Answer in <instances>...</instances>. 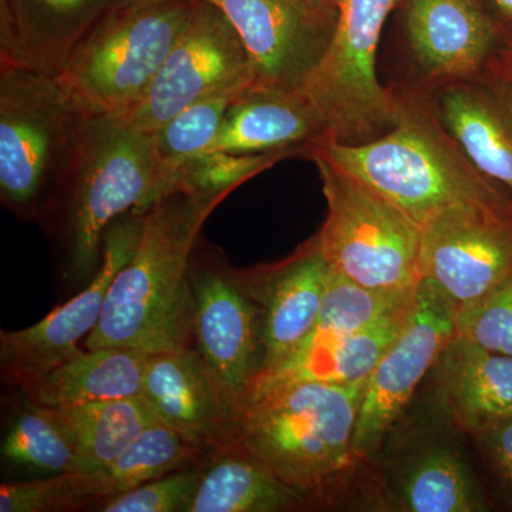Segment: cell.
<instances>
[{
	"mask_svg": "<svg viewBox=\"0 0 512 512\" xmlns=\"http://www.w3.org/2000/svg\"><path fill=\"white\" fill-rule=\"evenodd\" d=\"M413 299L414 295L409 302L360 332L306 339L282 365L256 380L248 399L296 382L366 383L380 357L409 318Z\"/></svg>",
	"mask_w": 512,
	"mask_h": 512,
	"instance_id": "44dd1931",
	"label": "cell"
},
{
	"mask_svg": "<svg viewBox=\"0 0 512 512\" xmlns=\"http://www.w3.org/2000/svg\"><path fill=\"white\" fill-rule=\"evenodd\" d=\"M194 348L242 404L264 372L262 311L238 271L214 255L191 258Z\"/></svg>",
	"mask_w": 512,
	"mask_h": 512,
	"instance_id": "7c38bea8",
	"label": "cell"
},
{
	"mask_svg": "<svg viewBox=\"0 0 512 512\" xmlns=\"http://www.w3.org/2000/svg\"><path fill=\"white\" fill-rule=\"evenodd\" d=\"M419 268L458 308L477 301L512 274V217L471 207L440 212L421 225Z\"/></svg>",
	"mask_w": 512,
	"mask_h": 512,
	"instance_id": "5bb4252c",
	"label": "cell"
},
{
	"mask_svg": "<svg viewBox=\"0 0 512 512\" xmlns=\"http://www.w3.org/2000/svg\"><path fill=\"white\" fill-rule=\"evenodd\" d=\"M298 156L295 151L265 154H235L208 151L185 161L161 188L158 200L174 192H184L204 201H222L245 181L268 170L285 158Z\"/></svg>",
	"mask_w": 512,
	"mask_h": 512,
	"instance_id": "f546056e",
	"label": "cell"
},
{
	"mask_svg": "<svg viewBox=\"0 0 512 512\" xmlns=\"http://www.w3.org/2000/svg\"><path fill=\"white\" fill-rule=\"evenodd\" d=\"M225 13L247 47L252 86L302 92L322 62L336 26V9L308 0H204Z\"/></svg>",
	"mask_w": 512,
	"mask_h": 512,
	"instance_id": "4fadbf2b",
	"label": "cell"
},
{
	"mask_svg": "<svg viewBox=\"0 0 512 512\" xmlns=\"http://www.w3.org/2000/svg\"><path fill=\"white\" fill-rule=\"evenodd\" d=\"M158 184L154 134L131 126L121 114L90 117L72 170L40 222L64 274L79 284L93 279L111 225L143 214L156 200Z\"/></svg>",
	"mask_w": 512,
	"mask_h": 512,
	"instance_id": "3957f363",
	"label": "cell"
},
{
	"mask_svg": "<svg viewBox=\"0 0 512 512\" xmlns=\"http://www.w3.org/2000/svg\"><path fill=\"white\" fill-rule=\"evenodd\" d=\"M79 451L84 473H103L156 423L158 416L144 396L52 409Z\"/></svg>",
	"mask_w": 512,
	"mask_h": 512,
	"instance_id": "d4e9b609",
	"label": "cell"
},
{
	"mask_svg": "<svg viewBox=\"0 0 512 512\" xmlns=\"http://www.w3.org/2000/svg\"><path fill=\"white\" fill-rule=\"evenodd\" d=\"M103 473H72L3 483L0 512L74 511L106 497Z\"/></svg>",
	"mask_w": 512,
	"mask_h": 512,
	"instance_id": "1f68e13d",
	"label": "cell"
},
{
	"mask_svg": "<svg viewBox=\"0 0 512 512\" xmlns=\"http://www.w3.org/2000/svg\"><path fill=\"white\" fill-rule=\"evenodd\" d=\"M121 0H0V66L57 77Z\"/></svg>",
	"mask_w": 512,
	"mask_h": 512,
	"instance_id": "d6986e66",
	"label": "cell"
},
{
	"mask_svg": "<svg viewBox=\"0 0 512 512\" xmlns=\"http://www.w3.org/2000/svg\"><path fill=\"white\" fill-rule=\"evenodd\" d=\"M397 0H336V26L302 93L318 107L330 140L363 143L393 127L399 96L377 77L380 37Z\"/></svg>",
	"mask_w": 512,
	"mask_h": 512,
	"instance_id": "ba28073f",
	"label": "cell"
},
{
	"mask_svg": "<svg viewBox=\"0 0 512 512\" xmlns=\"http://www.w3.org/2000/svg\"><path fill=\"white\" fill-rule=\"evenodd\" d=\"M313 6L322 9H336V0H308Z\"/></svg>",
	"mask_w": 512,
	"mask_h": 512,
	"instance_id": "8d00e7d4",
	"label": "cell"
},
{
	"mask_svg": "<svg viewBox=\"0 0 512 512\" xmlns=\"http://www.w3.org/2000/svg\"><path fill=\"white\" fill-rule=\"evenodd\" d=\"M194 0H121L97 22L56 77L86 117L124 114L147 92Z\"/></svg>",
	"mask_w": 512,
	"mask_h": 512,
	"instance_id": "8992f818",
	"label": "cell"
},
{
	"mask_svg": "<svg viewBox=\"0 0 512 512\" xmlns=\"http://www.w3.org/2000/svg\"><path fill=\"white\" fill-rule=\"evenodd\" d=\"M221 201L165 195L143 214L136 251L117 272L84 348L160 353L194 348L191 258L202 225Z\"/></svg>",
	"mask_w": 512,
	"mask_h": 512,
	"instance_id": "7a4b0ae2",
	"label": "cell"
},
{
	"mask_svg": "<svg viewBox=\"0 0 512 512\" xmlns=\"http://www.w3.org/2000/svg\"><path fill=\"white\" fill-rule=\"evenodd\" d=\"M404 36L429 87L512 66V43L480 0H407Z\"/></svg>",
	"mask_w": 512,
	"mask_h": 512,
	"instance_id": "9a60e30c",
	"label": "cell"
},
{
	"mask_svg": "<svg viewBox=\"0 0 512 512\" xmlns=\"http://www.w3.org/2000/svg\"><path fill=\"white\" fill-rule=\"evenodd\" d=\"M456 336L512 356V274L477 301L457 309Z\"/></svg>",
	"mask_w": 512,
	"mask_h": 512,
	"instance_id": "d6a6232c",
	"label": "cell"
},
{
	"mask_svg": "<svg viewBox=\"0 0 512 512\" xmlns=\"http://www.w3.org/2000/svg\"><path fill=\"white\" fill-rule=\"evenodd\" d=\"M0 456L3 471L26 480L84 473L69 431L47 407L30 400L10 417Z\"/></svg>",
	"mask_w": 512,
	"mask_h": 512,
	"instance_id": "484cf974",
	"label": "cell"
},
{
	"mask_svg": "<svg viewBox=\"0 0 512 512\" xmlns=\"http://www.w3.org/2000/svg\"><path fill=\"white\" fill-rule=\"evenodd\" d=\"M238 276L262 311L264 375L291 357L315 328L332 271L315 237L282 264Z\"/></svg>",
	"mask_w": 512,
	"mask_h": 512,
	"instance_id": "ac0fdd59",
	"label": "cell"
},
{
	"mask_svg": "<svg viewBox=\"0 0 512 512\" xmlns=\"http://www.w3.org/2000/svg\"><path fill=\"white\" fill-rule=\"evenodd\" d=\"M254 82V66L237 29L217 6L194 0L183 32L147 92L121 116L154 134L195 101L244 92Z\"/></svg>",
	"mask_w": 512,
	"mask_h": 512,
	"instance_id": "9c48e42d",
	"label": "cell"
},
{
	"mask_svg": "<svg viewBox=\"0 0 512 512\" xmlns=\"http://www.w3.org/2000/svg\"><path fill=\"white\" fill-rule=\"evenodd\" d=\"M241 93L222 92L195 101L154 133L160 165V184L154 202L158 200L163 185L178 167L185 161L211 150L220 136L232 101Z\"/></svg>",
	"mask_w": 512,
	"mask_h": 512,
	"instance_id": "f1b7e54d",
	"label": "cell"
},
{
	"mask_svg": "<svg viewBox=\"0 0 512 512\" xmlns=\"http://www.w3.org/2000/svg\"><path fill=\"white\" fill-rule=\"evenodd\" d=\"M204 464L175 471L94 503L99 512H188L201 483Z\"/></svg>",
	"mask_w": 512,
	"mask_h": 512,
	"instance_id": "836d02e7",
	"label": "cell"
},
{
	"mask_svg": "<svg viewBox=\"0 0 512 512\" xmlns=\"http://www.w3.org/2000/svg\"><path fill=\"white\" fill-rule=\"evenodd\" d=\"M495 25L512 43V0H480Z\"/></svg>",
	"mask_w": 512,
	"mask_h": 512,
	"instance_id": "d590c367",
	"label": "cell"
},
{
	"mask_svg": "<svg viewBox=\"0 0 512 512\" xmlns=\"http://www.w3.org/2000/svg\"><path fill=\"white\" fill-rule=\"evenodd\" d=\"M143 396L158 419L212 454L237 443L244 404L197 349L153 353Z\"/></svg>",
	"mask_w": 512,
	"mask_h": 512,
	"instance_id": "2e32d148",
	"label": "cell"
},
{
	"mask_svg": "<svg viewBox=\"0 0 512 512\" xmlns=\"http://www.w3.org/2000/svg\"><path fill=\"white\" fill-rule=\"evenodd\" d=\"M365 383L296 382L255 394L242 407L237 443L305 495L356 463L353 439Z\"/></svg>",
	"mask_w": 512,
	"mask_h": 512,
	"instance_id": "277c9868",
	"label": "cell"
},
{
	"mask_svg": "<svg viewBox=\"0 0 512 512\" xmlns=\"http://www.w3.org/2000/svg\"><path fill=\"white\" fill-rule=\"evenodd\" d=\"M326 138L329 136L325 120L306 94L251 86L232 101L220 136L210 151H295L308 156L309 147Z\"/></svg>",
	"mask_w": 512,
	"mask_h": 512,
	"instance_id": "ffe728a7",
	"label": "cell"
},
{
	"mask_svg": "<svg viewBox=\"0 0 512 512\" xmlns=\"http://www.w3.org/2000/svg\"><path fill=\"white\" fill-rule=\"evenodd\" d=\"M441 406L473 434L512 413V356L454 338L434 365Z\"/></svg>",
	"mask_w": 512,
	"mask_h": 512,
	"instance_id": "7402d4cb",
	"label": "cell"
},
{
	"mask_svg": "<svg viewBox=\"0 0 512 512\" xmlns=\"http://www.w3.org/2000/svg\"><path fill=\"white\" fill-rule=\"evenodd\" d=\"M150 356L123 346L82 349L25 393L52 409L143 396Z\"/></svg>",
	"mask_w": 512,
	"mask_h": 512,
	"instance_id": "603a6c76",
	"label": "cell"
},
{
	"mask_svg": "<svg viewBox=\"0 0 512 512\" xmlns=\"http://www.w3.org/2000/svg\"><path fill=\"white\" fill-rule=\"evenodd\" d=\"M212 456L163 421L150 424L106 471L107 495L120 494L175 471L200 466Z\"/></svg>",
	"mask_w": 512,
	"mask_h": 512,
	"instance_id": "83f0119b",
	"label": "cell"
},
{
	"mask_svg": "<svg viewBox=\"0 0 512 512\" xmlns=\"http://www.w3.org/2000/svg\"><path fill=\"white\" fill-rule=\"evenodd\" d=\"M311 158L328 204L316 241L330 271L373 291H413L420 281V225L353 175Z\"/></svg>",
	"mask_w": 512,
	"mask_h": 512,
	"instance_id": "52a82bcc",
	"label": "cell"
},
{
	"mask_svg": "<svg viewBox=\"0 0 512 512\" xmlns=\"http://www.w3.org/2000/svg\"><path fill=\"white\" fill-rule=\"evenodd\" d=\"M393 127L363 143L318 141L308 157L325 158L423 225L456 207L512 217V195L474 167L441 126L426 93L402 90Z\"/></svg>",
	"mask_w": 512,
	"mask_h": 512,
	"instance_id": "6da1fadb",
	"label": "cell"
},
{
	"mask_svg": "<svg viewBox=\"0 0 512 512\" xmlns=\"http://www.w3.org/2000/svg\"><path fill=\"white\" fill-rule=\"evenodd\" d=\"M483 451L505 500L512 505V413L471 434Z\"/></svg>",
	"mask_w": 512,
	"mask_h": 512,
	"instance_id": "e575fe53",
	"label": "cell"
},
{
	"mask_svg": "<svg viewBox=\"0 0 512 512\" xmlns=\"http://www.w3.org/2000/svg\"><path fill=\"white\" fill-rule=\"evenodd\" d=\"M426 96L474 167L512 195V66L439 84Z\"/></svg>",
	"mask_w": 512,
	"mask_h": 512,
	"instance_id": "e0dca14e",
	"label": "cell"
},
{
	"mask_svg": "<svg viewBox=\"0 0 512 512\" xmlns=\"http://www.w3.org/2000/svg\"><path fill=\"white\" fill-rule=\"evenodd\" d=\"M396 505L407 512L485 510L467 464L446 447L429 448L414 461L400 481Z\"/></svg>",
	"mask_w": 512,
	"mask_h": 512,
	"instance_id": "4316f807",
	"label": "cell"
},
{
	"mask_svg": "<svg viewBox=\"0 0 512 512\" xmlns=\"http://www.w3.org/2000/svg\"><path fill=\"white\" fill-rule=\"evenodd\" d=\"M89 119L56 77L0 66V201L6 210L42 222L72 170Z\"/></svg>",
	"mask_w": 512,
	"mask_h": 512,
	"instance_id": "5b68a950",
	"label": "cell"
},
{
	"mask_svg": "<svg viewBox=\"0 0 512 512\" xmlns=\"http://www.w3.org/2000/svg\"><path fill=\"white\" fill-rule=\"evenodd\" d=\"M414 291L416 288L402 293L373 291L332 272L318 322L308 338L360 332L409 302Z\"/></svg>",
	"mask_w": 512,
	"mask_h": 512,
	"instance_id": "4dcf8cb0",
	"label": "cell"
},
{
	"mask_svg": "<svg viewBox=\"0 0 512 512\" xmlns=\"http://www.w3.org/2000/svg\"><path fill=\"white\" fill-rule=\"evenodd\" d=\"M457 309L433 282L420 279L409 318L367 377L353 439L356 461L379 451L416 387L456 338Z\"/></svg>",
	"mask_w": 512,
	"mask_h": 512,
	"instance_id": "30bf717a",
	"label": "cell"
},
{
	"mask_svg": "<svg viewBox=\"0 0 512 512\" xmlns=\"http://www.w3.org/2000/svg\"><path fill=\"white\" fill-rule=\"evenodd\" d=\"M143 217L128 214L111 225L104 238L103 261L82 292L50 312L36 325L0 333L3 383L28 392L43 377L80 352L106 305L117 272L136 251Z\"/></svg>",
	"mask_w": 512,
	"mask_h": 512,
	"instance_id": "8fae6325",
	"label": "cell"
},
{
	"mask_svg": "<svg viewBox=\"0 0 512 512\" xmlns=\"http://www.w3.org/2000/svg\"><path fill=\"white\" fill-rule=\"evenodd\" d=\"M306 497L235 444L208 458L188 512L289 511Z\"/></svg>",
	"mask_w": 512,
	"mask_h": 512,
	"instance_id": "cb8c5ba5",
	"label": "cell"
}]
</instances>
